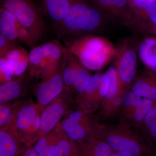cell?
Returning a JSON list of instances; mask_svg holds the SVG:
<instances>
[{
  "label": "cell",
  "instance_id": "obj_1",
  "mask_svg": "<svg viewBox=\"0 0 156 156\" xmlns=\"http://www.w3.org/2000/svg\"><path fill=\"white\" fill-rule=\"evenodd\" d=\"M110 22L106 14L91 0H71L67 15L54 33L69 48L81 37L101 36Z\"/></svg>",
  "mask_w": 156,
  "mask_h": 156
},
{
  "label": "cell",
  "instance_id": "obj_2",
  "mask_svg": "<svg viewBox=\"0 0 156 156\" xmlns=\"http://www.w3.org/2000/svg\"><path fill=\"white\" fill-rule=\"evenodd\" d=\"M94 135L103 140L114 151L128 153L134 156H156L137 131L127 123L117 125L97 122Z\"/></svg>",
  "mask_w": 156,
  "mask_h": 156
},
{
  "label": "cell",
  "instance_id": "obj_3",
  "mask_svg": "<svg viewBox=\"0 0 156 156\" xmlns=\"http://www.w3.org/2000/svg\"><path fill=\"white\" fill-rule=\"evenodd\" d=\"M69 48L83 66L93 71L102 69L115 58L117 53L116 47L99 35L81 37Z\"/></svg>",
  "mask_w": 156,
  "mask_h": 156
},
{
  "label": "cell",
  "instance_id": "obj_4",
  "mask_svg": "<svg viewBox=\"0 0 156 156\" xmlns=\"http://www.w3.org/2000/svg\"><path fill=\"white\" fill-rule=\"evenodd\" d=\"M1 6L28 31L36 46L44 40L49 27L41 9L34 0H1Z\"/></svg>",
  "mask_w": 156,
  "mask_h": 156
},
{
  "label": "cell",
  "instance_id": "obj_5",
  "mask_svg": "<svg viewBox=\"0 0 156 156\" xmlns=\"http://www.w3.org/2000/svg\"><path fill=\"white\" fill-rule=\"evenodd\" d=\"M138 42L134 37H128L120 40L116 46L115 66L119 82V95L123 96L130 90L137 74Z\"/></svg>",
  "mask_w": 156,
  "mask_h": 156
},
{
  "label": "cell",
  "instance_id": "obj_6",
  "mask_svg": "<svg viewBox=\"0 0 156 156\" xmlns=\"http://www.w3.org/2000/svg\"><path fill=\"white\" fill-rule=\"evenodd\" d=\"M129 28L144 36L153 35L156 25V0H129Z\"/></svg>",
  "mask_w": 156,
  "mask_h": 156
},
{
  "label": "cell",
  "instance_id": "obj_7",
  "mask_svg": "<svg viewBox=\"0 0 156 156\" xmlns=\"http://www.w3.org/2000/svg\"><path fill=\"white\" fill-rule=\"evenodd\" d=\"M109 85V80L105 73L91 76L87 87L77 98L79 109L89 115L98 110L106 95Z\"/></svg>",
  "mask_w": 156,
  "mask_h": 156
},
{
  "label": "cell",
  "instance_id": "obj_8",
  "mask_svg": "<svg viewBox=\"0 0 156 156\" xmlns=\"http://www.w3.org/2000/svg\"><path fill=\"white\" fill-rule=\"evenodd\" d=\"M43 53L40 62L31 76L40 75L42 82L46 80L57 72L63 57L65 47L57 40L41 44Z\"/></svg>",
  "mask_w": 156,
  "mask_h": 156
},
{
  "label": "cell",
  "instance_id": "obj_9",
  "mask_svg": "<svg viewBox=\"0 0 156 156\" xmlns=\"http://www.w3.org/2000/svg\"><path fill=\"white\" fill-rule=\"evenodd\" d=\"M64 88L61 62L57 72L49 79L42 82L37 87V100L40 108H43L56 99Z\"/></svg>",
  "mask_w": 156,
  "mask_h": 156
},
{
  "label": "cell",
  "instance_id": "obj_10",
  "mask_svg": "<svg viewBox=\"0 0 156 156\" xmlns=\"http://www.w3.org/2000/svg\"><path fill=\"white\" fill-rule=\"evenodd\" d=\"M106 14L112 23L129 27V0H91Z\"/></svg>",
  "mask_w": 156,
  "mask_h": 156
},
{
  "label": "cell",
  "instance_id": "obj_11",
  "mask_svg": "<svg viewBox=\"0 0 156 156\" xmlns=\"http://www.w3.org/2000/svg\"><path fill=\"white\" fill-rule=\"evenodd\" d=\"M65 104L62 100L56 98L43 110L41 114L38 139L41 136L48 135L50 131L57 125L65 112L66 106Z\"/></svg>",
  "mask_w": 156,
  "mask_h": 156
},
{
  "label": "cell",
  "instance_id": "obj_12",
  "mask_svg": "<svg viewBox=\"0 0 156 156\" xmlns=\"http://www.w3.org/2000/svg\"><path fill=\"white\" fill-rule=\"evenodd\" d=\"M97 122H93L89 116L80 121H76L67 118L62 124V128L66 135L76 142L86 139L94 134Z\"/></svg>",
  "mask_w": 156,
  "mask_h": 156
},
{
  "label": "cell",
  "instance_id": "obj_13",
  "mask_svg": "<svg viewBox=\"0 0 156 156\" xmlns=\"http://www.w3.org/2000/svg\"><path fill=\"white\" fill-rule=\"evenodd\" d=\"M130 89L142 98L156 101V74L145 67L136 74Z\"/></svg>",
  "mask_w": 156,
  "mask_h": 156
},
{
  "label": "cell",
  "instance_id": "obj_14",
  "mask_svg": "<svg viewBox=\"0 0 156 156\" xmlns=\"http://www.w3.org/2000/svg\"><path fill=\"white\" fill-rule=\"evenodd\" d=\"M41 8L51 23L53 31L63 21L70 6L71 0H38Z\"/></svg>",
  "mask_w": 156,
  "mask_h": 156
},
{
  "label": "cell",
  "instance_id": "obj_15",
  "mask_svg": "<svg viewBox=\"0 0 156 156\" xmlns=\"http://www.w3.org/2000/svg\"><path fill=\"white\" fill-rule=\"evenodd\" d=\"M76 143L80 156H110L114 151L104 140L94 134Z\"/></svg>",
  "mask_w": 156,
  "mask_h": 156
},
{
  "label": "cell",
  "instance_id": "obj_16",
  "mask_svg": "<svg viewBox=\"0 0 156 156\" xmlns=\"http://www.w3.org/2000/svg\"><path fill=\"white\" fill-rule=\"evenodd\" d=\"M12 128H1L0 131V156H17L18 153V141H21L13 126Z\"/></svg>",
  "mask_w": 156,
  "mask_h": 156
},
{
  "label": "cell",
  "instance_id": "obj_17",
  "mask_svg": "<svg viewBox=\"0 0 156 156\" xmlns=\"http://www.w3.org/2000/svg\"><path fill=\"white\" fill-rule=\"evenodd\" d=\"M20 76L1 83L0 86V103L5 104L15 99L22 93L28 85L27 78Z\"/></svg>",
  "mask_w": 156,
  "mask_h": 156
},
{
  "label": "cell",
  "instance_id": "obj_18",
  "mask_svg": "<svg viewBox=\"0 0 156 156\" xmlns=\"http://www.w3.org/2000/svg\"><path fill=\"white\" fill-rule=\"evenodd\" d=\"M40 107L36 108L33 104H27L21 107L15 116L11 115L10 120L14 129L18 132L23 133L30 128Z\"/></svg>",
  "mask_w": 156,
  "mask_h": 156
},
{
  "label": "cell",
  "instance_id": "obj_19",
  "mask_svg": "<svg viewBox=\"0 0 156 156\" xmlns=\"http://www.w3.org/2000/svg\"><path fill=\"white\" fill-rule=\"evenodd\" d=\"M136 131L151 148L156 151V104L149 112Z\"/></svg>",
  "mask_w": 156,
  "mask_h": 156
},
{
  "label": "cell",
  "instance_id": "obj_20",
  "mask_svg": "<svg viewBox=\"0 0 156 156\" xmlns=\"http://www.w3.org/2000/svg\"><path fill=\"white\" fill-rule=\"evenodd\" d=\"M18 21L6 9H0V34L11 42L20 43L17 35Z\"/></svg>",
  "mask_w": 156,
  "mask_h": 156
},
{
  "label": "cell",
  "instance_id": "obj_21",
  "mask_svg": "<svg viewBox=\"0 0 156 156\" xmlns=\"http://www.w3.org/2000/svg\"><path fill=\"white\" fill-rule=\"evenodd\" d=\"M3 57L11 62L14 66L15 76L23 75L28 67L29 55L21 47L11 50Z\"/></svg>",
  "mask_w": 156,
  "mask_h": 156
},
{
  "label": "cell",
  "instance_id": "obj_22",
  "mask_svg": "<svg viewBox=\"0 0 156 156\" xmlns=\"http://www.w3.org/2000/svg\"><path fill=\"white\" fill-rule=\"evenodd\" d=\"M105 73L108 76L109 85L106 95L101 103L98 112L103 111L107 108L119 95V82L118 73L115 66H110L106 71Z\"/></svg>",
  "mask_w": 156,
  "mask_h": 156
},
{
  "label": "cell",
  "instance_id": "obj_23",
  "mask_svg": "<svg viewBox=\"0 0 156 156\" xmlns=\"http://www.w3.org/2000/svg\"><path fill=\"white\" fill-rule=\"evenodd\" d=\"M142 98L130 89L123 95L120 122L128 123Z\"/></svg>",
  "mask_w": 156,
  "mask_h": 156
},
{
  "label": "cell",
  "instance_id": "obj_24",
  "mask_svg": "<svg viewBox=\"0 0 156 156\" xmlns=\"http://www.w3.org/2000/svg\"><path fill=\"white\" fill-rule=\"evenodd\" d=\"M156 104V101H154L148 98H141L128 124L136 131L149 112Z\"/></svg>",
  "mask_w": 156,
  "mask_h": 156
},
{
  "label": "cell",
  "instance_id": "obj_25",
  "mask_svg": "<svg viewBox=\"0 0 156 156\" xmlns=\"http://www.w3.org/2000/svg\"><path fill=\"white\" fill-rule=\"evenodd\" d=\"M63 130L56 144L54 156H80L77 143L70 139Z\"/></svg>",
  "mask_w": 156,
  "mask_h": 156
},
{
  "label": "cell",
  "instance_id": "obj_26",
  "mask_svg": "<svg viewBox=\"0 0 156 156\" xmlns=\"http://www.w3.org/2000/svg\"><path fill=\"white\" fill-rule=\"evenodd\" d=\"M91 77L90 73L80 62L76 69L73 89H74L78 94H80L89 83Z\"/></svg>",
  "mask_w": 156,
  "mask_h": 156
},
{
  "label": "cell",
  "instance_id": "obj_27",
  "mask_svg": "<svg viewBox=\"0 0 156 156\" xmlns=\"http://www.w3.org/2000/svg\"><path fill=\"white\" fill-rule=\"evenodd\" d=\"M0 74L1 83L12 80L15 76L14 66L4 57L0 58Z\"/></svg>",
  "mask_w": 156,
  "mask_h": 156
},
{
  "label": "cell",
  "instance_id": "obj_28",
  "mask_svg": "<svg viewBox=\"0 0 156 156\" xmlns=\"http://www.w3.org/2000/svg\"><path fill=\"white\" fill-rule=\"evenodd\" d=\"M20 47L19 43L11 42L0 34V58L5 56L11 50Z\"/></svg>",
  "mask_w": 156,
  "mask_h": 156
},
{
  "label": "cell",
  "instance_id": "obj_29",
  "mask_svg": "<svg viewBox=\"0 0 156 156\" xmlns=\"http://www.w3.org/2000/svg\"><path fill=\"white\" fill-rule=\"evenodd\" d=\"M11 116V108L5 104L0 106V127L1 128L5 126L9 122Z\"/></svg>",
  "mask_w": 156,
  "mask_h": 156
},
{
  "label": "cell",
  "instance_id": "obj_30",
  "mask_svg": "<svg viewBox=\"0 0 156 156\" xmlns=\"http://www.w3.org/2000/svg\"><path fill=\"white\" fill-rule=\"evenodd\" d=\"M49 141V135H45L40 137L37 140L33 149L38 154L48 145Z\"/></svg>",
  "mask_w": 156,
  "mask_h": 156
},
{
  "label": "cell",
  "instance_id": "obj_31",
  "mask_svg": "<svg viewBox=\"0 0 156 156\" xmlns=\"http://www.w3.org/2000/svg\"><path fill=\"white\" fill-rule=\"evenodd\" d=\"M144 66L156 74V47Z\"/></svg>",
  "mask_w": 156,
  "mask_h": 156
},
{
  "label": "cell",
  "instance_id": "obj_32",
  "mask_svg": "<svg viewBox=\"0 0 156 156\" xmlns=\"http://www.w3.org/2000/svg\"><path fill=\"white\" fill-rule=\"evenodd\" d=\"M22 156H39L38 154L37 153L33 148H29L27 149L25 151L23 152Z\"/></svg>",
  "mask_w": 156,
  "mask_h": 156
},
{
  "label": "cell",
  "instance_id": "obj_33",
  "mask_svg": "<svg viewBox=\"0 0 156 156\" xmlns=\"http://www.w3.org/2000/svg\"><path fill=\"white\" fill-rule=\"evenodd\" d=\"M110 156H134L128 153L123 152L114 151Z\"/></svg>",
  "mask_w": 156,
  "mask_h": 156
},
{
  "label": "cell",
  "instance_id": "obj_34",
  "mask_svg": "<svg viewBox=\"0 0 156 156\" xmlns=\"http://www.w3.org/2000/svg\"><path fill=\"white\" fill-rule=\"evenodd\" d=\"M153 35L156 36V25L154 29L153 33Z\"/></svg>",
  "mask_w": 156,
  "mask_h": 156
}]
</instances>
